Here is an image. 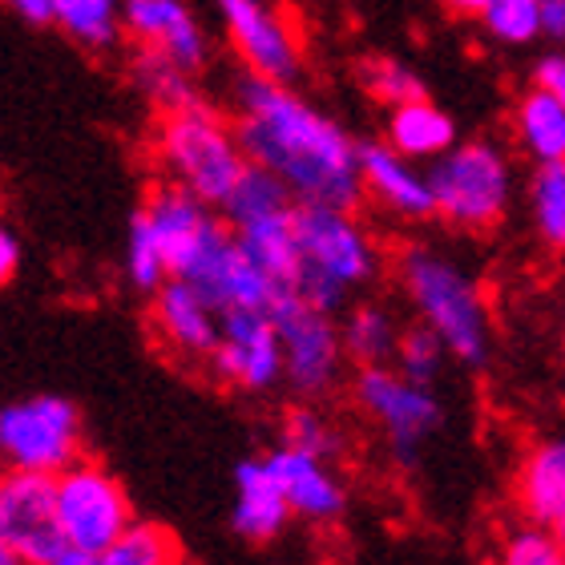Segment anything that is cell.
<instances>
[{"label": "cell", "mask_w": 565, "mask_h": 565, "mask_svg": "<svg viewBox=\"0 0 565 565\" xmlns=\"http://www.w3.org/2000/svg\"><path fill=\"white\" fill-rule=\"evenodd\" d=\"M186 562V550L178 542V533L162 521H146L138 518L126 530V537H118L106 550H94V554H82V550H65L57 562L49 565H182Z\"/></svg>", "instance_id": "22"}, {"label": "cell", "mask_w": 565, "mask_h": 565, "mask_svg": "<svg viewBox=\"0 0 565 565\" xmlns=\"http://www.w3.org/2000/svg\"><path fill=\"white\" fill-rule=\"evenodd\" d=\"M231 121L247 162L279 178L299 206H364L360 141L295 94V85L238 73L231 85Z\"/></svg>", "instance_id": "1"}, {"label": "cell", "mask_w": 565, "mask_h": 565, "mask_svg": "<svg viewBox=\"0 0 565 565\" xmlns=\"http://www.w3.org/2000/svg\"><path fill=\"white\" fill-rule=\"evenodd\" d=\"M271 319L282 343V388L299 404L331 401L348 372L340 319L307 307L295 291L275 295Z\"/></svg>", "instance_id": "8"}, {"label": "cell", "mask_w": 565, "mask_h": 565, "mask_svg": "<svg viewBox=\"0 0 565 565\" xmlns=\"http://www.w3.org/2000/svg\"><path fill=\"white\" fill-rule=\"evenodd\" d=\"M299 282L295 295L323 316L343 319L352 295L372 287L384 267V250L360 211L340 206H295Z\"/></svg>", "instance_id": "3"}, {"label": "cell", "mask_w": 565, "mask_h": 565, "mask_svg": "<svg viewBox=\"0 0 565 565\" xmlns=\"http://www.w3.org/2000/svg\"><path fill=\"white\" fill-rule=\"evenodd\" d=\"M206 376L238 396H267L282 388V343L271 311H226L223 340L206 364Z\"/></svg>", "instance_id": "11"}, {"label": "cell", "mask_w": 565, "mask_h": 565, "mask_svg": "<svg viewBox=\"0 0 565 565\" xmlns=\"http://www.w3.org/2000/svg\"><path fill=\"white\" fill-rule=\"evenodd\" d=\"M518 505L537 530H554L565 509V440H542L518 469Z\"/></svg>", "instance_id": "20"}, {"label": "cell", "mask_w": 565, "mask_h": 565, "mask_svg": "<svg viewBox=\"0 0 565 565\" xmlns=\"http://www.w3.org/2000/svg\"><path fill=\"white\" fill-rule=\"evenodd\" d=\"M497 565H565V550L550 530L521 525L505 533V542L497 550Z\"/></svg>", "instance_id": "34"}, {"label": "cell", "mask_w": 565, "mask_h": 565, "mask_svg": "<svg viewBox=\"0 0 565 565\" xmlns=\"http://www.w3.org/2000/svg\"><path fill=\"white\" fill-rule=\"evenodd\" d=\"M513 138L537 166L565 162V106L533 85L513 106Z\"/></svg>", "instance_id": "25"}, {"label": "cell", "mask_w": 565, "mask_h": 565, "mask_svg": "<svg viewBox=\"0 0 565 565\" xmlns=\"http://www.w3.org/2000/svg\"><path fill=\"white\" fill-rule=\"evenodd\" d=\"M0 565H29L21 554H17V550H12L9 542H4V533H0Z\"/></svg>", "instance_id": "40"}, {"label": "cell", "mask_w": 565, "mask_h": 565, "mask_svg": "<svg viewBox=\"0 0 565 565\" xmlns=\"http://www.w3.org/2000/svg\"><path fill=\"white\" fill-rule=\"evenodd\" d=\"M150 158L162 182L182 186L211 211H223L250 166L238 146L235 121L211 102L153 121Z\"/></svg>", "instance_id": "4"}, {"label": "cell", "mask_w": 565, "mask_h": 565, "mask_svg": "<svg viewBox=\"0 0 565 565\" xmlns=\"http://www.w3.org/2000/svg\"><path fill=\"white\" fill-rule=\"evenodd\" d=\"M291 509L275 481L271 465L263 452L243 457L235 465V505H231V530L238 542L247 545H271L279 542L291 525Z\"/></svg>", "instance_id": "18"}, {"label": "cell", "mask_w": 565, "mask_h": 565, "mask_svg": "<svg viewBox=\"0 0 565 565\" xmlns=\"http://www.w3.org/2000/svg\"><path fill=\"white\" fill-rule=\"evenodd\" d=\"M126 279L146 299L170 282V267H166V255L158 247V235L141 211H134L130 226H126Z\"/></svg>", "instance_id": "30"}, {"label": "cell", "mask_w": 565, "mask_h": 565, "mask_svg": "<svg viewBox=\"0 0 565 565\" xmlns=\"http://www.w3.org/2000/svg\"><path fill=\"white\" fill-rule=\"evenodd\" d=\"M299 206V202H295ZM295 206L279 214H263L255 223L231 226L238 247L247 250V259L267 275L271 287L295 291L299 282V243H295Z\"/></svg>", "instance_id": "21"}, {"label": "cell", "mask_w": 565, "mask_h": 565, "mask_svg": "<svg viewBox=\"0 0 565 565\" xmlns=\"http://www.w3.org/2000/svg\"><path fill=\"white\" fill-rule=\"evenodd\" d=\"M21 259H24L21 235L9 226V218H0V291L17 279V271H21Z\"/></svg>", "instance_id": "36"}, {"label": "cell", "mask_w": 565, "mask_h": 565, "mask_svg": "<svg viewBox=\"0 0 565 565\" xmlns=\"http://www.w3.org/2000/svg\"><path fill=\"white\" fill-rule=\"evenodd\" d=\"M384 141H388L401 158H408V162L433 166L436 158H445V153L457 146V121L448 118L433 97H424V102H413V106L388 109V118H384Z\"/></svg>", "instance_id": "19"}, {"label": "cell", "mask_w": 565, "mask_h": 565, "mask_svg": "<svg viewBox=\"0 0 565 565\" xmlns=\"http://www.w3.org/2000/svg\"><path fill=\"white\" fill-rule=\"evenodd\" d=\"M360 182H364V202H376L392 218H404V223L436 218L428 170L401 158L384 138L360 141Z\"/></svg>", "instance_id": "16"}, {"label": "cell", "mask_w": 565, "mask_h": 565, "mask_svg": "<svg viewBox=\"0 0 565 565\" xmlns=\"http://www.w3.org/2000/svg\"><path fill=\"white\" fill-rule=\"evenodd\" d=\"M291 206H295V199L287 194V186H282L279 178H271L267 170H259V166H247L243 182H238L235 194L226 199V206L218 214H223L231 226H243V223L263 218V214L291 211Z\"/></svg>", "instance_id": "28"}, {"label": "cell", "mask_w": 565, "mask_h": 565, "mask_svg": "<svg viewBox=\"0 0 565 565\" xmlns=\"http://www.w3.org/2000/svg\"><path fill=\"white\" fill-rule=\"evenodd\" d=\"M481 24L501 45H530L542 36V0H489Z\"/></svg>", "instance_id": "33"}, {"label": "cell", "mask_w": 565, "mask_h": 565, "mask_svg": "<svg viewBox=\"0 0 565 565\" xmlns=\"http://www.w3.org/2000/svg\"><path fill=\"white\" fill-rule=\"evenodd\" d=\"M352 404L360 408L372 428L384 436L388 457L401 469L413 472L420 465L424 445L440 433L445 424V404L433 388L404 380L392 364L355 367L352 376Z\"/></svg>", "instance_id": "7"}, {"label": "cell", "mask_w": 565, "mask_h": 565, "mask_svg": "<svg viewBox=\"0 0 565 565\" xmlns=\"http://www.w3.org/2000/svg\"><path fill=\"white\" fill-rule=\"evenodd\" d=\"M550 533H554V537H557V545H562V550H565V509H562V518L554 521V530H550Z\"/></svg>", "instance_id": "41"}, {"label": "cell", "mask_w": 565, "mask_h": 565, "mask_svg": "<svg viewBox=\"0 0 565 565\" xmlns=\"http://www.w3.org/2000/svg\"><path fill=\"white\" fill-rule=\"evenodd\" d=\"M0 4L33 29H53V0H0Z\"/></svg>", "instance_id": "37"}, {"label": "cell", "mask_w": 565, "mask_h": 565, "mask_svg": "<svg viewBox=\"0 0 565 565\" xmlns=\"http://www.w3.org/2000/svg\"><path fill=\"white\" fill-rule=\"evenodd\" d=\"M85 452V416L70 396L33 392L0 404V465L4 472L61 477Z\"/></svg>", "instance_id": "6"}, {"label": "cell", "mask_w": 565, "mask_h": 565, "mask_svg": "<svg viewBox=\"0 0 565 565\" xmlns=\"http://www.w3.org/2000/svg\"><path fill=\"white\" fill-rule=\"evenodd\" d=\"M263 457L271 465L295 521H303L311 530H331L348 518L352 493H348V481H343L335 460L311 457V452L291 445H271Z\"/></svg>", "instance_id": "15"}, {"label": "cell", "mask_w": 565, "mask_h": 565, "mask_svg": "<svg viewBox=\"0 0 565 565\" xmlns=\"http://www.w3.org/2000/svg\"><path fill=\"white\" fill-rule=\"evenodd\" d=\"M392 275L401 282L404 299L413 303L416 323L436 331L445 352L457 364L481 372L493 355V323L484 303L481 282L472 279L457 259L428 243H404L392 259Z\"/></svg>", "instance_id": "2"}, {"label": "cell", "mask_w": 565, "mask_h": 565, "mask_svg": "<svg viewBox=\"0 0 565 565\" xmlns=\"http://www.w3.org/2000/svg\"><path fill=\"white\" fill-rule=\"evenodd\" d=\"M542 33L565 41V0H542Z\"/></svg>", "instance_id": "38"}, {"label": "cell", "mask_w": 565, "mask_h": 565, "mask_svg": "<svg viewBox=\"0 0 565 565\" xmlns=\"http://www.w3.org/2000/svg\"><path fill=\"white\" fill-rule=\"evenodd\" d=\"M146 319H150L153 340L166 355L206 372L214 348L223 340V316L214 311L206 295H199L182 279H170L146 299Z\"/></svg>", "instance_id": "14"}, {"label": "cell", "mask_w": 565, "mask_h": 565, "mask_svg": "<svg viewBox=\"0 0 565 565\" xmlns=\"http://www.w3.org/2000/svg\"><path fill=\"white\" fill-rule=\"evenodd\" d=\"M360 85L372 102H380L384 109L396 106H413V102H424L428 97V85L416 70H408L404 61L396 57H367L360 65Z\"/></svg>", "instance_id": "29"}, {"label": "cell", "mask_w": 565, "mask_h": 565, "mask_svg": "<svg viewBox=\"0 0 565 565\" xmlns=\"http://www.w3.org/2000/svg\"><path fill=\"white\" fill-rule=\"evenodd\" d=\"M436 218L457 231L484 235L501 226L513 199V166L497 141H457L445 158L428 166Z\"/></svg>", "instance_id": "5"}, {"label": "cell", "mask_w": 565, "mask_h": 565, "mask_svg": "<svg viewBox=\"0 0 565 565\" xmlns=\"http://www.w3.org/2000/svg\"><path fill=\"white\" fill-rule=\"evenodd\" d=\"M126 73H130V85L138 89V97L158 114V118L182 114V109L206 102V97L199 94V82H194L186 70H178L174 61L158 57V53H146V49H130Z\"/></svg>", "instance_id": "23"}, {"label": "cell", "mask_w": 565, "mask_h": 565, "mask_svg": "<svg viewBox=\"0 0 565 565\" xmlns=\"http://www.w3.org/2000/svg\"><path fill=\"white\" fill-rule=\"evenodd\" d=\"M121 29H126L130 49H146V53L174 61L190 77H199L214 57L211 33L186 0H126Z\"/></svg>", "instance_id": "13"}, {"label": "cell", "mask_w": 565, "mask_h": 565, "mask_svg": "<svg viewBox=\"0 0 565 565\" xmlns=\"http://www.w3.org/2000/svg\"><path fill=\"white\" fill-rule=\"evenodd\" d=\"M533 226L545 247L565 250V162L537 166L530 178Z\"/></svg>", "instance_id": "31"}, {"label": "cell", "mask_w": 565, "mask_h": 565, "mask_svg": "<svg viewBox=\"0 0 565 565\" xmlns=\"http://www.w3.org/2000/svg\"><path fill=\"white\" fill-rule=\"evenodd\" d=\"M0 533L29 565H49L65 554L53 477L0 469Z\"/></svg>", "instance_id": "12"}, {"label": "cell", "mask_w": 565, "mask_h": 565, "mask_svg": "<svg viewBox=\"0 0 565 565\" xmlns=\"http://www.w3.org/2000/svg\"><path fill=\"white\" fill-rule=\"evenodd\" d=\"M445 343L436 340V331H428L424 323H413V328L401 331V348H396V360L392 367L401 372L404 380H413V384H424V388H433L440 372H445Z\"/></svg>", "instance_id": "32"}, {"label": "cell", "mask_w": 565, "mask_h": 565, "mask_svg": "<svg viewBox=\"0 0 565 565\" xmlns=\"http://www.w3.org/2000/svg\"><path fill=\"white\" fill-rule=\"evenodd\" d=\"M121 9L126 0H53V29L85 53H114L126 41Z\"/></svg>", "instance_id": "26"}, {"label": "cell", "mask_w": 565, "mask_h": 565, "mask_svg": "<svg viewBox=\"0 0 565 565\" xmlns=\"http://www.w3.org/2000/svg\"><path fill=\"white\" fill-rule=\"evenodd\" d=\"M53 493H57L65 550H82V554L106 550L118 537H126V530L138 521L126 481L97 457H82L61 477H53Z\"/></svg>", "instance_id": "9"}, {"label": "cell", "mask_w": 565, "mask_h": 565, "mask_svg": "<svg viewBox=\"0 0 565 565\" xmlns=\"http://www.w3.org/2000/svg\"><path fill=\"white\" fill-rule=\"evenodd\" d=\"M440 4H445L452 17H481L489 0H440Z\"/></svg>", "instance_id": "39"}, {"label": "cell", "mask_w": 565, "mask_h": 565, "mask_svg": "<svg viewBox=\"0 0 565 565\" xmlns=\"http://www.w3.org/2000/svg\"><path fill=\"white\" fill-rule=\"evenodd\" d=\"M214 12L223 21L226 45L243 61V73L295 85L303 73V41L287 12L271 0H214Z\"/></svg>", "instance_id": "10"}, {"label": "cell", "mask_w": 565, "mask_h": 565, "mask_svg": "<svg viewBox=\"0 0 565 565\" xmlns=\"http://www.w3.org/2000/svg\"><path fill=\"white\" fill-rule=\"evenodd\" d=\"M138 211L146 214V223H150L153 235H158V247H162V255H166L170 279L182 275V267L199 255V247L206 243L214 223L223 218V214L211 211L206 202H199L194 194L174 186V182H162V178L150 186V194L141 199Z\"/></svg>", "instance_id": "17"}, {"label": "cell", "mask_w": 565, "mask_h": 565, "mask_svg": "<svg viewBox=\"0 0 565 565\" xmlns=\"http://www.w3.org/2000/svg\"><path fill=\"white\" fill-rule=\"evenodd\" d=\"M279 445L303 448L311 457L335 460L340 465L343 452H348V433L340 428L335 416L323 413V404H299L295 401L279 424Z\"/></svg>", "instance_id": "27"}, {"label": "cell", "mask_w": 565, "mask_h": 565, "mask_svg": "<svg viewBox=\"0 0 565 565\" xmlns=\"http://www.w3.org/2000/svg\"><path fill=\"white\" fill-rule=\"evenodd\" d=\"M182 565H190V562H182Z\"/></svg>", "instance_id": "42"}, {"label": "cell", "mask_w": 565, "mask_h": 565, "mask_svg": "<svg viewBox=\"0 0 565 565\" xmlns=\"http://www.w3.org/2000/svg\"><path fill=\"white\" fill-rule=\"evenodd\" d=\"M401 323L384 303H352L340 319L343 352L355 367H380L396 360L401 348Z\"/></svg>", "instance_id": "24"}, {"label": "cell", "mask_w": 565, "mask_h": 565, "mask_svg": "<svg viewBox=\"0 0 565 565\" xmlns=\"http://www.w3.org/2000/svg\"><path fill=\"white\" fill-rule=\"evenodd\" d=\"M533 85L565 106V53H545L533 70Z\"/></svg>", "instance_id": "35"}]
</instances>
